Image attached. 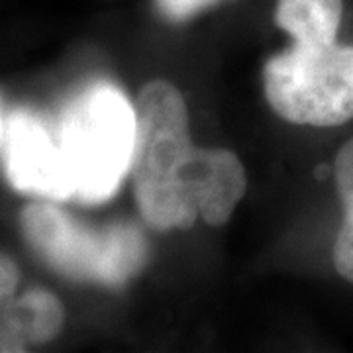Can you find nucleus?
<instances>
[{
    "label": "nucleus",
    "instance_id": "9d476101",
    "mask_svg": "<svg viewBox=\"0 0 353 353\" xmlns=\"http://www.w3.org/2000/svg\"><path fill=\"white\" fill-rule=\"evenodd\" d=\"M334 265L345 281L353 283V214H345L334 243Z\"/></svg>",
    "mask_w": 353,
    "mask_h": 353
},
{
    "label": "nucleus",
    "instance_id": "7ed1b4c3",
    "mask_svg": "<svg viewBox=\"0 0 353 353\" xmlns=\"http://www.w3.org/2000/svg\"><path fill=\"white\" fill-rule=\"evenodd\" d=\"M28 243L67 277L118 287L145 263L148 243L136 226L90 230L53 204H30L20 214Z\"/></svg>",
    "mask_w": 353,
    "mask_h": 353
},
{
    "label": "nucleus",
    "instance_id": "39448f33",
    "mask_svg": "<svg viewBox=\"0 0 353 353\" xmlns=\"http://www.w3.org/2000/svg\"><path fill=\"white\" fill-rule=\"evenodd\" d=\"M6 175L14 189L53 201L75 194V176L59 139L30 112H16L6 124Z\"/></svg>",
    "mask_w": 353,
    "mask_h": 353
},
{
    "label": "nucleus",
    "instance_id": "9b49d317",
    "mask_svg": "<svg viewBox=\"0 0 353 353\" xmlns=\"http://www.w3.org/2000/svg\"><path fill=\"white\" fill-rule=\"evenodd\" d=\"M212 2L214 0H157V4L163 10L165 16H169L173 20L189 18V16L196 14L202 8H206L208 4H212Z\"/></svg>",
    "mask_w": 353,
    "mask_h": 353
},
{
    "label": "nucleus",
    "instance_id": "423d86ee",
    "mask_svg": "<svg viewBox=\"0 0 353 353\" xmlns=\"http://www.w3.org/2000/svg\"><path fill=\"white\" fill-rule=\"evenodd\" d=\"M179 179L187 196L199 208V216L210 226L226 224L248 187L238 155L228 150H202L194 145Z\"/></svg>",
    "mask_w": 353,
    "mask_h": 353
},
{
    "label": "nucleus",
    "instance_id": "20e7f679",
    "mask_svg": "<svg viewBox=\"0 0 353 353\" xmlns=\"http://www.w3.org/2000/svg\"><path fill=\"white\" fill-rule=\"evenodd\" d=\"M263 87L271 108L301 126H341L353 118V46H294L269 59Z\"/></svg>",
    "mask_w": 353,
    "mask_h": 353
},
{
    "label": "nucleus",
    "instance_id": "f8f14e48",
    "mask_svg": "<svg viewBox=\"0 0 353 353\" xmlns=\"http://www.w3.org/2000/svg\"><path fill=\"white\" fill-rule=\"evenodd\" d=\"M18 281H20V273L16 265L6 257H0V303H6L12 296L18 287Z\"/></svg>",
    "mask_w": 353,
    "mask_h": 353
},
{
    "label": "nucleus",
    "instance_id": "1a4fd4ad",
    "mask_svg": "<svg viewBox=\"0 0 353 353\" xmlns=\"http://www.w3.org/2000/svg\"><path fill=\"white\" fill-rule=\"evenodd\" d=\"M334 179L345 214H353V138L336 155Z\"/></svg>",
    "mask_w": 353,
    "mask_h": 353
},
{
    "label": "nucleus",
    "instance_id": "f257e3e1",
    "mask_svg": "<svg viewBox=\"0 0 353 353\" xmlns=\"http://www.w3.org/2000/svg\"><path fill=\"white\" fill-rule=\"evenodd\" d=\"M134 108L136 141L130 175L139 212L155 230H189L199 208L179 179L192 150L187 104L173 85L152 81L139 90Z\"/></svg>",
    "mask_w": 353,
    "mask_h": 353
},
{
    "label": "nucleus",
    "instance_id": "ddd939ff",
    "mask_svg": "<svg viewBox=\"0 0 353 353\" xmlns=\"http://www.w3.org/2000/svg\"><path fill=\"white\" fill-rule=\"evenodd\" d=\"M0 352H26V343L16 340L8 332L0 330Z\"/></svg>",
    "mask_w": 353,
    "mask_h": 353
},
{
    "label": "nucleus",
    "instance_id": "4468645a",
    "mask_svg": "<svg viewBox=\"0 0 353 353\" xmlns=\"http://www.w3.org/2000/svg\"><path fill=\"white\" fill-rule=\"evenodd\" d=\"M0 139H2V118H0Z\"/></svg>",
    "mask_w": 353,
    "mask_h": 353
},
{
    "label": "nucleus",
    "instance_id": "6e6552de",
    "mask_svg": "<svg viewBox=\"0 0 353 353\" xmlns=\"http://www.w3.org/2000/svg\"><path fill=\"white\" fill-rule=\"evenodd\" d=\"M63 306L48 290H30L16 301H6L0 312V330L22 343H46L63 326Z\"/></svg>",
    "mask_w": 353,
    "mask_h": 353
},
{
    "label": "nucleus",
    "instance_id": "f03ea898",
    "mask_svg": "<svg viewBox=\"0 0 353 353\" xmlns=\"http://www.w3.org/2000/svg\"><path fill=\"white\" fill-rule=\"evenodd\" d=\"M57 139L75 176V196L108 201L130 173L136 108L112 85H94L65 108Z\"/></svg>",
    "mask_w": 353,
    "mask_h": 353
},
{
    "label": "nucleus",
    "instance_id": "0eeeda50",
    "mask_svg": "<svg viewBox=\"0 0 353 353\" xmlns=\"http://www.w3.org/2000/svg\"><path fill=\"white\" fill-rule=\"evenodd\" d=\"M341 0H279L275 22L303 48L336 43L340 30Z\"/></svg>",
    "mask_w": 353,
    "mask_h": 353
}]
</instances>
